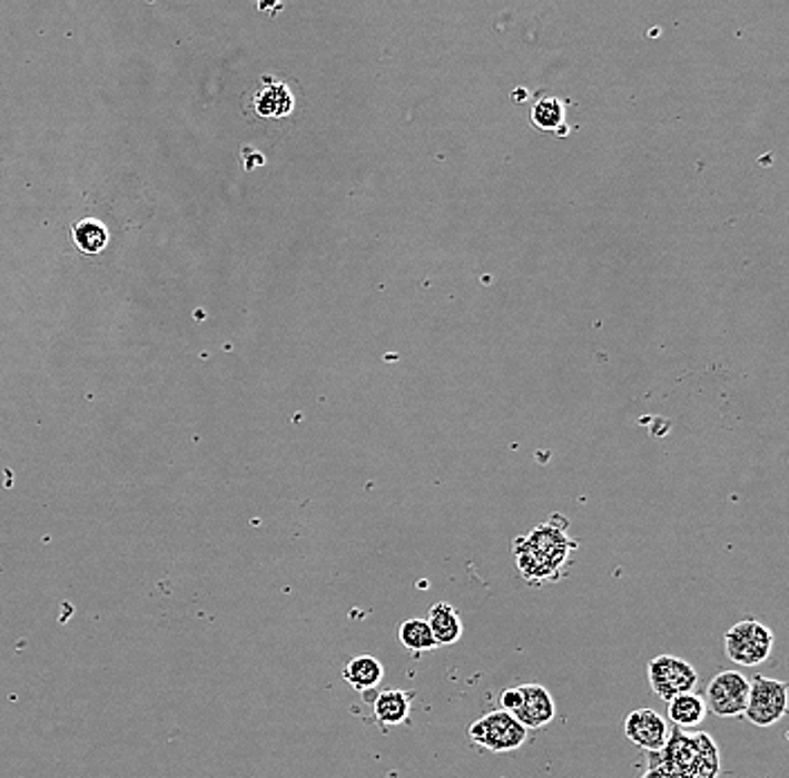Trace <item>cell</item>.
<instances>
[{
  "instance_id": "1",
  "label": "cell",
  "mask_w": 789,
  "mask_h": 778,
  "mask_svg": "<svg viewBox=\"0 0 789 778\" xmlns=\"http://www.w3.org/2000/svg\"><path fill=\"white\" fill-rule=\"evenodd\" d=\"M576 548L579 543L568 536V521L552 516L530 534L514 539L512 550L521 577L532 585H543L563 577Z\"/></svg>"
},
{
  "instance_id": "2",
  "label": "cell",
  "mask_w": 789,
  "mask_h": 778,
  "mask_svg": "<svg viewBox=\"0 0 789 778\" xmlns=\"http://www.w3.org/2000/svg\"><path fill=\"white\" fill-rule=\"evenodd\" d=\"M655 758L673 778H718L720 774V749L707 731L687 733L675 727Z\"/></svg>"
},
{
  "instance_id": "3",
  "label": "cell",
  "mask_w": 789,
  "mask_h": 778,
  "mask_svg": "<svg viewBox=\"0 0 789 778\" xmlns=\"http://www.w3.org/2000/svg\"><path fill=\"white\" fill-rule=\"evenodd\" d=\"M296 88L292 81L276 75H263L243 99V112L260 121H285L296 112Z\"/></svg>"
},
{
  "instance_id": "4",
  "label": "cell",
  "mask_w": 789,
  "mask_h": 778,
  "mask_svg": "<svg viewBox=\"0 0 789 778\" xmlns=\"http://www.w3.org/2000/svg\"><path fill=\"white\" fill-rule=\"evenodd\" d=\"M773 651V633L758 619H742L724 633V653L733 664L758 667Z\"/></svg>"
},
{
  "instance_id": "5",
  "label": "cell",
  "mask_w": 789,
  "mask_h": 778,
  "mask_svg": "<svg viewBox=\"0 0 789 778\" xmlns=\"http://www.w3.org/2000/svg\"><path fill=\"white\" fill-rule=\"evenodd\" d=\"M469 740L492 754H510L525 745L527 729L510 713L496 709L481 716L466 731Z\"/></svg>"
},
{
  "instance_id": "6",
  "label": "cell",
  "mask_w": 789,
  "mask_h": 778,
  "mask_svg": "<svg viewBox=\"0 0 789 778\" xmlns=\"http://www.w3.org/2000/svg\"><path fill=\"white\" fill-rule=\"evenodd\" d=\"M789 707V687L782 680H773L767 676H756L749 680V698L744 718L756 727L778 725Z\"/></svg>"
},
{
  "instance_id": "7",
  "label": "cell",
  "mask_w": 789,
  "mask_h": 778,
  "mask_svg": "<svg viewBox=\"0 0 789 778\" xmlns=\"http://www.w3.org/2000/svg\"><path fill=\"white\" fill-rule=\"evenodd\" d=\"M649 685L660 700L671 702L682 693H693L700 676L691 662L675 656H658L649 662Z\"/></svg>"
},
{
  "instance_id": "8",
  "label": "cell",
  "mask_w": 789,
  "mask_h": 778,
  "mask_svg": "<svg viewBox=\"0 0 789 778\" xmlns=\"http://www.w3.org/2000/svg\"><path fill=\"white\" fill-rule=\"evenodd\" d=\"M747 698L749 680L738 671H722L709 682L704 705L720 718H738L747 709Z\"/></svg>"
},
{
  "instance_id": "9",
  "label": "cell",
  "mask_w": 789,
  "mask_h": 778,
  "mask_svg": "<svg viewBox=\"0 0 789 778\" xmlns=\"http://www.w3.org/2000/svg\"><path fill=\"white\" fill-rule=\"evenodd\" d=\"M625 738L647 754H658L669 740V725L655 709H635L623 720Z\"/></svg>"
},
{
  "instance_id": "10",
  "label": "cell",
  "mask_w": 789,
  "mask_h": 778,
  "mask_svg": "<svg viewBox=\"0 0 789 778\" xmlns=\"http://www.w3.org/2000/svg\"><path fill=\"white\" fill-rule=\"evenodd\" d=\"M519 691H521V709L516 713V720L527 731L543 729L556 718V702L543 685L527 682V685H521Z\"/></svg>"
},
{
  "instance_id": "11",
  "label": "cell",
  "mask_w": 789,
  "mask_h": 778,
  "mask_svg": "<svg viewBox=\"0 0 789 778\" xmlns=\"http://www.w3.org/2000/svg\"><path fill=\"white\" fill-rule=\"evenodd\" d=\"M532 126L541 132H554V135H568V101L550 95V92H539L534 97L532 110Z\"/></svg>"
},
{
  "instance_id": "12",
  "label": "cell",
  "mask_w": 789,
  "mask_h": 778,
  "mask_svg": "<svg viewBox=\"0 0 789 778\" xmlns=\"http://www.w3.org/2000/svg\"><path fill=\"white\" fill-rule=\"evenodd\" d=\"M426 624L431 629V636L435 640V647H453L462 640L464 636V624L457 614V610L446 603V601H437L428 608V619Z\"/></svg>"
},
{
  "instance_id": "13",
  "label": "cell",
  "mask_w": 789,
  "mask_h": 778,
  "mask_svg": "<svg viewBox=\"0 0 789 778\" xmlns=\"http://www.w3.org/2000/svg\"><path fill=\"white\" fill-rule=\"evenodd\" d=\"M411 709H413V693L402 689H386L377 693V698L373 700L375 720L384 727L404 725L411 716Z\"/></svg>"
},
{
  "instance_id": "14",
  "label": "cell",
  "mask_w": 789,
  "mask_h": 778,
  "mask_svg": "<svg viewBox=\"0 0 789 778\" xmlns=\"http://www.w3.org/2000/svg\"><path fill=\"white\" fill-rule=\"evenodd\" d=\"M344 680L359 693L377 689L384 680V664L373 656H357L344 667Z\"/></svg>"
},
{
  "instance_id": "15",
  "label": "cell",
  "mask_w": 789,
  "mask_h": 778,
  "mask_svg": "<svg viewBox=\"0 0 789 778\" xmlns=\"http://www.w3.org/2000/svg\"><path fill=\"white\" fill-rule=\"evenodd\" d=\"M707 718V705L704 698L698 693H682L669 702V720L678 727H696Z\"/></svg>"
},
{
  "instance_id": "16",
  "label": "cell",
  "mask_w": 789,
  "mask_h": 778,
  "mask_svg": "<svg viewBox=\"0 0 789 778\" xmlns=\"http://www.w3.org/2000/svg\"><path fill=\"white\" fill-rule=\"evenodd\" d=\"M72 240L83 254H101L108 247L110 234L101 220L83 218L72 227Z\"/></svg>"
},
{
  "instance_id": "17",
  "label": "cell",
  "mask_w": 789,
  "mask_h": 778,
  "mask_svg": "<svg viewBox=\"0 0 789 778\" xmlns=\"http://www.w3.org/2000/svg\"><path fill=\"white\" fill-rule=\"evenodd\" d=\"M400 636V642L402 647L408 651V653H426V651H435V640L431 636V629L426 624V619H406L404 624L400 627L397 631Z\"/></svg>"
},
{
  "instance_id": "18",
  "label": "cell",
  "mask_w": 789,
  "mask_h": 778,
  "mask_svg": "<svg viewBox=\"0 0 789 778\" xmlns=\"http://www.w3.org/2000/svg\"><path fill=\"white\" fill-rule=\"evenodd\" d=\"M649 769H647V774L642 776V778H673L662 765H660V760L655 758V754H649Z\"/></svg>"
}]
</instances>
